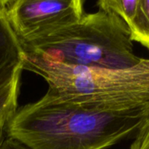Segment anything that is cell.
Segmentation results:
<instances>
[{
	"label": "cell",
	"mask_w": 149,
	"mask_h": 149,
	"mask_svg": "<svg viewBox=\"0 0 149 149\" xmlns=\"http://www.w3.org/2000/svg\"><path fill=\"white\" fill-rule=\"evenodd\" d=\"M141 111H104L45 94L17 110L5 129L31 149H108L134 135Z\"/></svg>",
	"instance_id": "1"
},
{
	"label": "cell",
	"mask_w": 149,
	"mask_h": 149,
	"mask_svg": "<svg viewBox=\"0 0 149 149\" xmlns=\"http://www.w3.org/2000/svg\"><path fill=\"white\" fill-rule=\"evenodd\" d=\"M23 70L39 74L48 84L46 94L97 110L130 113L149 104V59L133 66L104 68L48 63L24 55Z\"/></svg>",
	"instance_id": "2"
},
{
	"label": "cell",
	"mask_w": 149,
	"mask_h": 149,
	"mask_svg": "<svg viewBox=\"0 0 149 149\" xmlns=\"http://www.w3.org/2000/svg\"><path fill=\"white\" fill-rule=\"evenodd\" d=\"M26 57L67 66L123 68L140 61L127 24L103 11L43 38L21 42Z\"/></svg>",
	"instance_id": "3"
},
{
	"label": "cell",
	"mask_w": 149,
	"mask_h": 149,
	"mask_svg": "<svg viewBox=\"0 0 149 149\" xmlns=\"http://www.w3.org/2000/svg\"><path fill=\"white\" fill-rule=\"evenodd\" d=\"M84 0H14L8 20L21 42L33 41L78 22Z\"/></svg>",
	"instance_id": "4"
},
{
	"label": "cell",
	"mask_w": 149,
	"mask_h": 149,
	"mask_svg": "<svg viewBox=\"0 0 149 149\" xmlns=\"http://www.w3.org/2000/svg\"><path fill=\"white\" fill-rule=\"evenodd\" d=\"M23 61L21 41L8 20L6 8H0V86L22 73Z\"/></svg>",
	"instance_id": "5"
},
{
	"label": "cell",
	"mask_w": 149,
	"mask_h": 149,
	"mask_svg": "<svg viewBox=\"0 0 149 149\" xmlns=\"http://www.w3.org/2000/svg\"><path fill=\"white\" fill-rule=\"evenodd\" d=\"M21 73L6 84L0 86V127L6 128L18 110Z\"/></svg>",
	"instance_id": "6"
},
{
	"label": "cell",
	"mask_w": 149,
	"mask_h": 149,
	"mask_svg": "<svg viewBox=\"0 0 149 149\" xmlns=\"http://www.w3.org/2000/svg\"><path fill=\"white\" fill-rule=\"evenodd\" d=\"M132 41L149 51V0H139L135 15L128 25Z\"/></svg>",
	"instance_id": "7"
},
{
	"label": "cell",
	"mask_w": 149,
	"mask_h": 149,
	"mask_svg": "<svg viewBox=\"0 0 149 149\" xmlns=\"http://www.w3.org/2000/svg\"><path fill=\"white\" fill-rule=\"evenodd\" d=\"M139 0H97L100 11L113 13L121 18L127 26L135 15Z\"/></svg>",
	"instance_id": "8"
},
{
	"label": "cell",
	"mask_w": 149,
	"mask_h": 149,
	"mask_svg": "<svg viewBox=\"0 0 149 149\" xmlns=\"http://www.w3.org/2000/svg\"><path fill=\"white\" fill-rule=\"evenodd\" d=\"M130 149H149V104L141 111L139 124L133 135Z\"/></svg>",
	"instance_id": "9"
},
{
	"label": "cell",
	"mask_w": 149,
	"mask_h": 149,
	"mask_svg": "<svg viewBox=\"0 0 149 149\" xmlns=\"http://www.w3.org/2000/svg\"><path fill=\"white\" fill-rule=\"evenodd\" d=\"M0 149H31L26 145L22 144L21 142L7 137L4 139L1 145H0Z\"/></svg>",
	"instance_id": "10"
},
{
	"label": "cell",
	"mask_w": 149,
	"mask_h": 149,
	"mask_svg": "<svg viewBox=\"0 0 149 149\" xmlns=\"http://www.w3.org/2000/svg\"><path fill=\"white\" fill-rule=\"evenodd\" d=\"M14 0H0V8H8Z\"/></svg>",
	"instance_id": "11"
},
{
	"label": "cell",
	"mask_w": 149,
	"mask_h": 149,
	"mask_svg": "<svg viewBox=\"0 0 149 149\" xmlns=\"http://www.w3.org/2000/svg\"><path fill=\"white\" fill-rule=\"evenodd\" d=\"M4 127H0V145H1L3 139H4Z\"/></svg>",
	"instance_id": "12"
}]
</instances>
